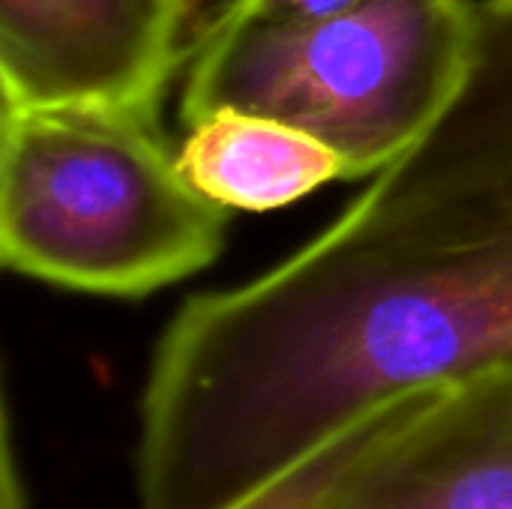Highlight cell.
<instances>
[{
  "label": "cell",
  "instance_id": "3957f363",
  "mask_svg": "<svg viewBox=\"0 0 512 509\" xmlns=\"http://www.w3.org/2000/svg\"><path fill=\"white\" fill-rule=\"evenodd\" d=\"M228 210L180 171L159 120L0 114V261L96 297H147L210 267Z\"/></svg>",
  "mask_w": 512,
  "mask_h": 509
},
{
  "label": "cell",
  "instance_id": "9c48e42d",
  "mask_svg": "<svg viewBox=\"0 0 512 509\" xmlns=\"http://www.w3.org/2000/svg\"><path fill=\"white\" fill-rule=\"evenodd\" d=\"M15 459H12V438H9V417L3 420V509L24 507V489H15Z\"/></svg>",
  "mask_w": 512,
  "mask_h": 509
},
{
  "label": "cell",
  "instance_id": "52a82bcc",
  "mask_svg": "<svg viewBox=\"0 0 512 509\" xmlns=\"http://www.w3.org/2000/svg\"><path fill=\"white\" fill-rule=\"evenodd\" d=\"M417 390L396 396L375 411L357 417L351 426L327 438L321 447L297 459L279 477L246 495L228 509H324L333 489L348 477V471L375 447V441L399 420Z\"/></svg>",
  "mask_w": 512,
  "mask_h": 509
},
{
  "label": "cell",
  "instance_id": "8992f818",
  "mask_svg": "<svg viewBox=\"0 0 512 509\" xmlns=\"http://www.w3.org/2000/svg\"><path fill=\"white\" fill-rule=\"evenodd\" d=\"M177 162L204 198L246 213L279 210L330 180H345L339 153L321 138L240 108H219L189 123Z\"/></svg>",
  "mask_w": 512,
  "mask_h": 509
},
{
  "label": "cell",
  "instance_id": "277c9868",
  "mask_svg": "<svg viewBox=\"0 0 512 509\" xmlns=\"http://www.w3.org/2000/svg\"><path fill=\"white\" fill-rule=\"evenodd\" d=\"M195 0H0V87L15 111L159 120Z\"/></svg>",
  "mask_w": 512,
  "mask_h": 509
},
{
  "label": "cell",
  "instance_id": "ba28073f",
  "mask_svg": "<svg viewBox=\"0 0 512 509\" xmlns=\"http://www.w3.org/2000/svg\"><path fill=\"white\" fill-rule=\"evenodd\" d=\"M249 12L270 15V18H285V21H318V18H333L342 15L366 0H231Z\"/></svg>",
  "mask_w": 512,
  "mask_h": 509
},
{
  "label": "cell",
  "instance_id": "5b68a950",
  "mask_svg": "<svg viewBox=\"0 0 512 509\" xmlns=\"http://www.w3.org/2000/svg\"><path fill=\"white\" fill-rule=\"evenodd\" d=\"M324 509H512V360L420 387Z\"/></svg>",
  "mask_w": 512,
  "mask_h": 509
},
{
  "label": "cell",
  "instance_id": "6da1fadb",
  "mask_svg": "<svg viewBox=\"0 0 512 509\" xmlns=\"http://www.w3.org/2000/svg\"><path fill=\"white\" fill-rule=\"evenodd\" d=\"M512 360V0L438 120L315 240L162 330L135 509H228L378 405Z\"/></svg>",
  "mask_w": 512,
  "mask_h": 509
},
{
  "label": "cell",
  "instance_id": "7a4b0ae2",
  "mask_svg": "<svg viewBox=\"0 0 512 509\" xmlns=\"http://www.w3.org/2000/svg\"><path fill=\"white\" fill-rule=\"evenodd\" d=\"M480 3L366 0L342 15L285 21L231 0L204 27L180 117L219 108L285 120L339 153L345 180L390 168L468 75Z\"/></svg>",
  "mask_w": 512,
  "mask_h": 509
}]
</instances>
